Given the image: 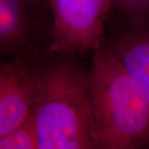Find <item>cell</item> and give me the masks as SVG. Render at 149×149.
Masks as SVG:
<instances>
[{
	"label": "cell",
	"instance_id": "7a4b0ae2",
	"mask_svg": "<svg viewBox=\"0 0 149 149\" xmlns=\"http://www.w3.org/2000/svg\"><path fill=\"white\" fill-rule=\"evenodd\" d=\"M38 149H96L88 72L71 61L36 65Z\"/></svg>",
	"mask_w": 149,
	"mask_h": 149
},
{
	"label": "cell",
	"instance_id": "8992f818",
	"mask_svg": "<svg viewBox=\"0 0 149 149\" xmlns=\"http://www.w3.org/2000/svg\"><path fill=\"white\" fill-rule=\"evenodd\" d=\"M31 7L24 0H0V56L28 60L33 50Z\"/></svg>",
	"mask_w": 149,
	"mask_h": 149
},
{
	"label": "cell",
	"instance_id": "30bf717a",
	"mask_svg": "<svg viewBox=\"0 0 149 149\" xmlns=\"http://www.w3.org/2000/svg\"><path fill=\"white\" fill-rule=\"evenodd\" d=\"M147 7H148V15H149V0H147Z\"/></svg>",
	"mask_w": 149,
	"mask_h": 149
},
{
	"label": "cell",
	"instance_id": "3957f363",
	"mask_svg": "<svg viewBox=\"0 0 149 149\" xmlns=\"http://www.w3.org/2000/svg\"><path fill=\"white\" fill-rule=\"evenodd\" d=\"M112 0H50L53 48L65 56L92 52L102 44Z\"/></svg>",
	"mask_w": 149,
	"mask_h": 149
},
{
	"label": "cell",
	"instance_id": "5b68a950",
	"mask_svg": "<svg viewBox=\"0 0 149 149\" xmlns=\"http://www.w3.org/2000/svg\"><path fill=\"white\" fill-rule=\"evenodd\" d=\"M108 45L141 86L149 103V15L123 22Z\"/></svg>",
	"mask_w": 149,
	"mask_h": 149
},
{
	"label": "cell",
	"instance_id": "6da1fadb",
	"mask_svg": "<svg viewBox=\"0 0 149 149\" xmlns=\"http://www.w3.org/2000/svg\"><path fill=\"white\" fill-rule=\"evenodd\" d=\"M96 149L149 148V103L113 52L100 44L88 71Z\"/></svg>",
	"mask_w": 149,
	"mask_h": 149
},
{
	"label": "cell",
	"instance_id": "277c9868",
	"mask_svg": "<svg viewBox=\"0 0 149 149\" xmlns=\"http://www.w3.org/2000/svg\"><path fill=\"white\" fill-rule=\"evenodd\" d=\"M35 95L36 65L0 61V137L27 121L33 112Z\"/></svg>",
	"mask_w": 149,
	"mask_h": 149
},
{
	"label": "cell",
	"instance_id": "8fae6325",
	"mask_svg": "<svg viewBox=\"0 0 149 149\" xmlns=\"http://www.w3.org/2000/svg\"><path fill=\"white\" fill-rule=\"evenodd\" d=\"M0 57H1V56H0ZM0 61H1V58H0Z\"/></svg>",
	"mask_w": 149,
	"mask_h": 149
},
{
	"label": "cell",
	"instance_id": "ba28073f",
	"mask_svg": "<svg viewBox=\"0 0 149 149\" xmlns=\"http://www.w3.org/2000/svg\"><path fill=\"white\" fill-rule=\"evenodd\" d=\"M112 4L122 16L123 22H132L148 15L147 0H112Z\"/></svg>",
	"mask_w": 149,
	"mask_h": 149
},
{
	"label": "cell",
	"instance_id": "52a82bcc",
	"mask_svg": "<svg viewBox=\"0 0 149 149\" xmlns=\"http://www.w3.org/2000/svg\"><path fill=\"white\" fill-rule=\"evenodd\" d=\"M0 149H38V139L32 113L21 126L0 137Z\"/></svg>",
	"mask_w": 149,
	"mask_h": 149
},
{
	"label": "cell",
	"instance_id": "9c48e42d",
	"mask_svg": "<svg viewBox=\"0 0 149 149\" xmlns=\"http://www.w3.org/2000/svg\"><path fill=\"white\" fill-rule=\"evenodd\" d=\"M27 3L28 5L30 6L31 8H35L37 6L40 5L42 0H24Z\"/></svg>",
	"mask_w": 149,
	"mask_h": 149
}]
</instances>
